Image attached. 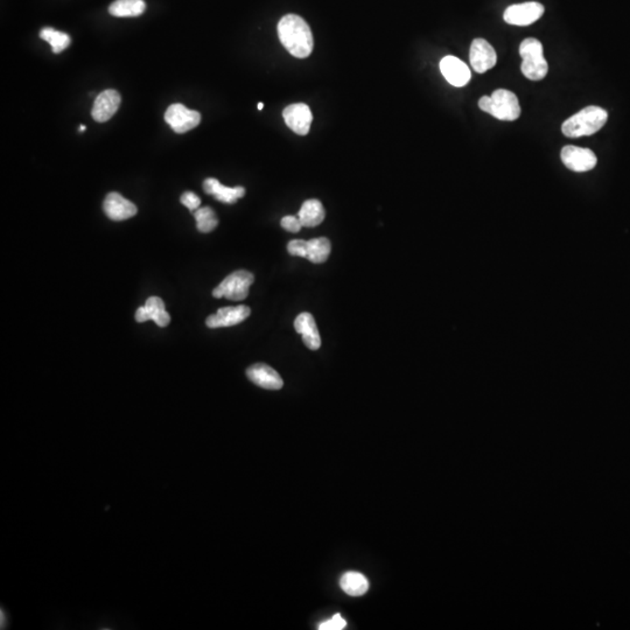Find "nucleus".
<instances>
[{
  "label": "nucleus",
  "instance_id": "f257e3e1",
  "mask_svg": "<svg viewBox=\"0 0 630 630\" xmlns=\"http://www.w3.org/2000/svg\"><path fill=\"white\" fill-rule=\"evenodd\" d=\"M278 36L282 46L298 59L310 57L313 50V34L308 24L299 15L282 17L278 24Z\"/></svg>",
  "mask_w": 630,
  "mask_h": 630
},
{
  "label": "nucleus",
  "instance_id": "f03ea898",
  "mask_svg": "<svg viewBox=\"0 0 630 630\" xmlns=\"http://www.w3.org/2000/svg\"><path fill=\"white\" fill-rule=\"evenodd\" d=\"M608 113L600 106H587L565 120L561 132L565 137L579 138L592 136L601 130L607 123Z\"/></svg>",
  "mask_w": 630,
  "mask_h": 630
},
{
  "label": "nucleus",
  "instance_id": "7ed1b4c3",
  "mask_svg": "<svg viewBox=\"0 0 630 630\" xmlns=\"http://www.w3.org/2000/svg\"><path fill=\"white\" fill-rule=\"evenodd\" d=\"M480 109L497 120L513 122L521 115L517 96L506 89H497L490 97L483 96L479 101Z\"/></svg>",
  "mask_w": 630,
  "mask_h": 630
},
{
  "label": "nucleus",
  "instance_id": "20e7f679",
  "mask_svg": "<svg viewBox=\"0 0 630 630\" xmlns=\"http://www.w3.org/2000/svg\"><path fill=\"white\" fill-rule=\"evenodd\" d=\"M520 55L523 59L521 71L531 81H540L545 78L549 66L543 54V45L535 38L523 40L520 46Z\"/></svg>",
  "mask_w": 630,
  "mask_h": 630
},
{
  "label": "nucleus",
  "instance_id": "39448f33",
  "mask_svg": "<svg viewBox=\"0 0 630 630\" xmlns=\"http://www.w3.org/2000/svg\"><path fill=\"white\" fill-rule=\"evenodd\" d=\"M255 277L251 272L245 270H238L231 275H228L214 291L213 296L220 298H227L233 301H241L247 298L249 294V289L254 284Z\"/></svg>",
  "mask_w": 630,
  "mask_h": 630
},
{
  "label": "nucleus",
  "instance_id": "423d86ee",
  "mask_svg": "<svg viewBox=\"0 0 630 630\" xmlns=\"http://www.w3.org/2000/svg\"><path fill=\"white\" fill-rule=\"evenodd\" d=\"M165 120L176 134H186L201 123V113L182 104H172L166 111Z\"/></svg>",
  "mask_w": 630,
  "mask_h": 630
},
{
  "label": "nucleus",
  "instance_id": "0eeeda50",
  "mask_svg": "<svg viewBox=\"0 0 630 630\" xmlns=\"http://www.w3.org/2000/svg\"><path fill=\"white\" fill-rule=\"evenodd\" d=\"M545 8L540 3L528 1L523 4L511 5L504 11V22L509 25L529 26L542 18Z\"/></svg>",
  "mask_w": 630,
  "mask_h": 630
},
{
  "label": "nucleus",
  "instance_id": "6e6552de",
  "mask_svg": "<svg viewBox=\"0 0 630 630\" xmlns=\"http://www.w3.org/2000/svg\"><path fill=\"white\" fill-rule=\"evenodd\" d=\"M561 162L567 169L573 172H588L594 169L598 158L594 152L589 148H578V146H565L560 153Z\"/></svg>",
  "mask_w": 630,
  "mask_h": 630
},
{
  "label": "nucleus",
  "instance_id": "1a4fd4ad",
  "mask_svg": "<svg viewBox=\"0 0 630 630\" xmlns=\"http://www.w3.org/2000/svg\"><path fill=\"white\" fill-rule=\"evenodd\" d=\"M286 125L299 136H306L310 132L313 115L310 108L303 103L291 104L282 111Z\"/></svg>",
  "mask_w": 630,
  "mask_h": 630
},
{
  "label": "nucleus",
  "instance_id": "9d476101",
  "mask_svg": "<svg viewBox=\"0 0 630 630\" xmlns=\"http://www.w3.org/2000/svg\"><path fill=\"white\" fill-rule=\"evenodd\" d=\"M469 60L473 69L479 74H483L496 64V52L485 39L473 40Z\"/></svg>",
  "mask_w": 630,
  "mask_h": 630
},
{
  "label": "nucleus",
  "instance_id": "9b49d317",
  "mask_svg": "<svg viewBox=\"0 0 630 630\" xmlns=\"http://www.w3.org/2000/svg\"><path fill=\"white\" fill-rule=\"evenodd\" d=\"M251 310L245 305L220 308L215 314L207 317L206 324L209 328L231 327L241 324L250 317Z\"/></svg>",
  "mask_w": 630,
  "mask_h": 630
},
{
  "label": "nucleus",
  "instance_id": "f8f14e48",
  "mask_svg": "<svg viewBox=\"0 0 630 630\" xmlns=\"http://www.w3.org/2000/svg\"><path fill=\"white\" fill-rule=\"evenodd\" d=\"M103 210L106 215L113 221H124L137 215L138 209L136 204L127 200L120 193L113 192L106 195L103 202Z\"/></svg>",
  "mask_w": 630,
  "mask_h": 630
},
{
  "label": "nucleus",
  "instance_id": "ddd939ff",
  "mask_svg": "<svg viewBox=\"0 0 630 630\" xmlns=\"http://www.w3.org/2000/svg\"><path fill=\"white\" fill-rule=\"evenodd\" d=\"M120 106V92L113 89L104 90L96 97L92 111V118L99 123L108 122L118 111Z\"/></svg>",
  "mask_w": 630,
  "mask_h": 630
},
{
  "label": "nucleus",
  "instance_id": "4468645a",
  "mask_svg": "<svg viewBox=\"0 0 630 630\" xmlns=\"http://www.w3.org/2000/svg\"><path fill=\"white\" fill-rule=\"evenodd\" d=\"M247 376L252 383L266 390H280L284 385V380L280 375L264 363H256L248 368Z\"/></svg>",
  "mask_w": 630,
  "mask_h": 630
},
{
  "label": "nucleus",
  "instance_id": "2eb2a0df",
  "mask_svg": "<svg viewBox=\"0 0 630 630\" xmlns=\"http://www.w3.org/2000/svg\"><path fill=\"white\" fill-rule=\"evenodd\" d=\"M441 71L448 83L454 87H465L471 80L468 66L458 57H446L441 61Z\"/></svg>",
  "mask_w": 630,
  "mask_h": 630
},
{
  "label": "nucleus",
  "instance_id": "dca6fc26",
  "mask_svg": "<svg viewBox=\"0 0 630 630\" xmlns=\"http://www.w3.org/2000/svg\"><path fill=\"white\" fill-rule=\"evenodd\" d=\"M136 320L138 322L153 320L159 327H166L171 322V317L166 312L164 301L159 296H151L148 298L145 306L138 308Z\"/></svg>",
  "mask_w": 630,
  "mask_h": 630
},
{
  "label": "nucleus",
  "instance_id": "f3484780",
  "mask_svg": "<svg viewBox=\"0 0 630 630\" xmlns=\"http://www.w3.org/2000/svg\"><path fill=\"white\" fill-rule=\"evenodd\" d=\"M296 331L303 336V341L307 348L317 350L320 348L321 338L317 331V324L313 315L310 313H301L294 321Z\"/></svg>",
  "mask_w": 630,
  "mask_h": 630
},
{
  "label": "nucleus",
  "instance_id": "a211bd4d",
  "mask_svg": "<svg viewBox=\"0 0 630 630\" xmlns=\"http://www.w3.org/2000/svg\"><path fill=\"white\" fill-rule=\"evenodd\" d=\"M203 190L209 195H213V196L215 197L216 200L230 204L235 203L238 199L243 197L244 194H245V189H244L243 187L238 186L230 188V187L223 186L219 180L213 179V178L204 180Z\"/></svg>",
  "mask_w": 630,
  "mask_h": 630
},
{
  "label": "nucleus",
  "instance_id": "6ab92c4d",
  "mask_svg": "<svg viewBox=\"0 0 630 630\" xmlns=\"http://www.w3.org/2000/svg\"><path fill=\"white\" fill-rule=\"evenodd\" d=\"M324 208L319 200H307L303 202V206L300 208L299 217L300 222L305 228H313V227L319 226L324 222Z\"/></svg>",
  "mask_w": 630,
  "mask_h": 630
},
{
  "label": "nucleus",
  "instance_id": "aec40b11",
  "mask_svg": "<svg viewBox=\"0 0 630 630\" xmlns=\"http://www.w3.org/2000/svg\"><path fill=\"white\" fill-rule=\"evenodd\" d=\"M340 586L345 594L350 596H362L369 589V581L362 573L350 571L342 575Z\"/></svg>",
  "mask_w": 630,
  "mask_h": 630
},
{
  "label": "nucleus",
  "instance_id": "412c9836",
  "mask_svg": "<svg viewBox=\"0 0 630 630\" xmlns=\"http://www.w3.org/2000/svg\"><path fill=\"white\" fill-rule=\"evenodd\" d=\"M146 10L144 0H116L110 5V15L118 18L139 17Z\"/></svg>",
  "mask_w": 630,
  "mask_h": 630
},
{
  "label": "nucleus",
  "instance_id": "4be33fe9",
  "mask_svg": "<svg viewBox=\"0 0 630 630\" xmlns=\"http://www.w3.org/2000/svg\"><path fill=\"white\" fill-rule=\"evenodd\" d=\"M331 245L328 238L320 237L307 241V259L314 264H321L327 261L331 255Z\"/></svg>",
  "mask_w": 630,
  "mask_h": 630
},
{
  "label": "nucleus",
  "instance_id": "5701e85b",
  "mask_svg": "<svg viewBox=\"0 0 630 630\" xmlns=\"http://www.w3.org/2000/svg\"><path fill=\"white\" fill-rule=\"evenodd\" d=\"M40 38L50 43V46H52V50L55 54L61 53L62 50L68 48L71 43V36H68V34L64 32H59V31H55V29H50V27L41 29Z\"/></svg>",
  "mask_w": 630,
  "mask_h": 630
},
{
  "label": "nucleus",
  "instance_id": "b1692460",
  "mask_svg": "<svg viewBox=\"0 0 630 630\" xmlns=\"http://www.w3.org/2000/svg\"><path fill=\"white\" fill-rule=\"evenodd\" d=\"M194 217L196 220V228L200 233H210L219 226V220L212 208L203 207L194 212Z\"/></svg>",
  "mask_w": 630,
  "mask_h": 630
},
{
  "label": "nucleus",
  "instance_id": "393cba45",
  "mask_svg": "<svg viewBox=\"0 0 630 630\" xmlns=\"http://www.w3.org/2000/svg\"><path fill=\"white\" fill-rule=\"evenodd\" d=\"M347 626L345 620L340 614L333 616L331 619L324 621L319 626L320 630H342Z\"/></svg>",
  "mask_w": 630,
  "mask_h": 630
},
{
  "label": "nucleus",
  "instance_id": "a878e982",
  "mask_svg": "<svg viewBox=\"0 0 630 630\" xmlns=\"http://www.w3.org/2000/svg\"><path fill=\"white\" fill-rule=\"evenodd\" d=\"M289 254L296 257H307V242L303 240H294L289 242L287 245Z\"/></svg>",
  "mask_w": 630,
  "mask_h": 630
},
{
  "label": "nucleus",
  "instance_id": "bb28decb",
  "mask_svg": "<svg viewBox=\"0 0 630 630\" xmlns=\"http://www.w3.org/2000/svg\"><path fill=\"white\" fill-rule=\"evenodd\" d=\"M180 201H181V203L183 206H186L189 209L190 212H195L196 209H199L201 204L200 197L197 196L196 194L193 193V192H185L180 197Z\"/></svg>",
  "mask_w": 630,
  "mask_h": 630
},
{
  "label": "nucleus",
  "instance_id": "cd10ccee",
  "mask_svg": "<svg viewBox=\"0 0 630 630\" xmlns=\"http://www.w3.org/2000/svg\"><path fill=\"white\" fill-rule=\"evenodd\" d=\"M280 224H282L284 229L287 230L289 233H299L300 229L303 228V224L300 222L299 217H296V216L289 215L282 217Z\"/></svg>",
  "mask_w": 630,
  "mask_h": 630
},
{
  "label": "nucleus",
  "instance_id": "c85d7f7f",
  "mask_svg": "<svg viewBox=\"0 0 630 630\" xmlns=\"http://www.w3.org/2000/svg\"><path fill=\"white\" fill-rule=\"evenodd\" d=\"M263 108H264V104H263V103H259V104H258V110H263Z\"/></svg>",
  "mask_w": 630,
  "mask_h": 630
},
{
  "label": "nucleus",
  "instance_id": "c756f323",
  "mask_svg": "<svg viewBox=\"0 0 630 630\" xmlns=\"http://www.w3.org/2000/svg\"><path fill=\"white\" fill-rule=\"evenodd\" d=\"M80 131H81V132H83V131H85V125H81V127H80Z\"/></svg>",
  "mask_w": 630,
  "mask_h": 630
}]
</instances>
